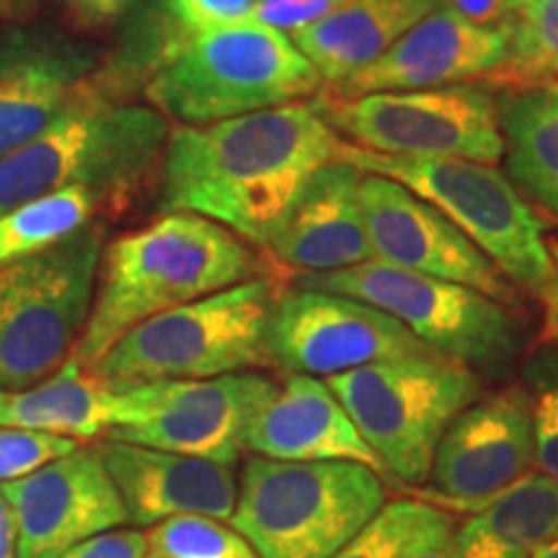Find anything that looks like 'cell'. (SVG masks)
<instances>
[{"label":"cell","mask_w":558,"mask_h":558,"mask_svg":"<svg viewBox=\"0 0 558 558\" xmlns=\"http://www.w3.org/2000/svg\"><path fill=\"white\" fill-rule=\"evenodd\" d=\"M341 137L313 101L254 111L169 132L160 171V213H192L267 248L288 209Z\"/></svg>","instance_id":"obj_1"},{"label":"cell","mask_w":558,"mask_h":558,"mask_svg":"<svg viewBox=\"0 0 558 558\" xmlns=\"http://www.w3.org/2000/svg\"><path fill=\"white\" fill-rule=\"evenodd\" d=\"M259 269L248 243L192 213H163L101 254L96 295L70 360L94 369L130 329L158 313L251 279Z\"/></svg>","instance_id":"obj_2"},{"label":"cell","mask_w":558,"mask_h":558,"mask_svg":"<svg viewBox=\"0 0 558 558\" xmlns=\"http://www.w3.org/2000/svg\"><path fill=\"white\" fill-rule=\"evenodd\" d=\"M318 70L288 34L259 21L192 34L153 75L148 99L181 124H213L320 94Z\"/></svg>","instance_id":"obj_3"},{"label":"cell","mask_w":558,"mask_h":558,"mask_svg":"<svg viewBox=\"0 0 558 558\" xmlns=\"http://www.w3.org/2000/svg\"><path fill=\"white\" fill-rule=\"evenodd\" d=\"M386 505L380 471L354 460L248 458L230 525L259 558H331Z\"/></svg>","instance_id":"obj_4"},{"label":"cell","mask_w":558,"mask_h":558,"mask_svg":"<svg viewBox=\"0 0 558 558\" xmlns=\"http://www.w3.org/2000/svg\"><path fill=\"white\" fill-rule=\"evenodd\" d=\"M169 132L158 109L86 94L45 132L0 158V215L68 186H86L107 205L163 156Z\"/></svg>","instance_id":"obj_5"},{"label":"cell","mask_w":558,"mask_h":558,"mask_svg":"<svg viewBox=\"0 0 558 558\" xmlns=\"http://www.w3.org/2000/svg\"><path fill=\"white\" fill-rule=\"evenodd\" d=\"M326 386L378 458L383 473L422 484L435 450L460 411L484 396V383L448 354H411L331 375Z\"/></svg>","instance_id":"obj_6"},{"label":"cell","mask_w":558,"mask_h":558,"mask_svg":"<svg viewBox=\"0 0 558 558\" xmlns=\"http://www.w3.org/2000/svg\"><path fill=\"white\" fill-rule=\"evenodd\" d=\"M337 160L399 181L437 207L514 288L533 295L546 290L554 271L546 226L507 173L492 163L383 156L352 143L339 145Z\"/></svg>","instance_id":"obj_7"},{"label":"cell","mask_w":558,"mask_h":558,"mask_svg":"<svg viewBox=\"0 0 558 558\" xmlns=\"http://www.w3.org/2000/svg\"><path fill=\"white\" fill-rule=\"evenodd\" d=\"M275 298L267 277H251L158 313L124 333L94 369L111 380H205L269 367Z\"/></svg>","instance_id":"obj_8"},{"label":"cell","mask_w":558,"mask_h":558,"mask_svg":"<svg viewBox=\"0 0 558 558\" xmlns=\"http://www.w3.org/2000/svg\"><path fill=\"white\" fill-rule=\"evenodd\" d=\"M101 254L104 230L88 222L0 267V390L37 386L70 360L94 305Z\"/></svg>","instance_id":"obj_9"},{"label":"cell","mask_w":558,"mask_h":558,"mask_svg":"<svg viewBox=\"0 0 558 558\" xmlns=\"http://www.w3.org/2000/svg\"><path fill=\"white\" fill-rule=\"evenodd\" d=\"M292 288L347 295L375 305L432 352L497 375L522 357L527 329L518 313L484 292L383 262L320 275H295Z\"/></svg>","instance_id":"obj_10"},{"label":"cell","mask_w":558,"mask_h":558,"mask_svg":"<svg viewBox=\"0 0 558 558\" xmlns=\"http://www.w3.org/2000/svg\"><path fill=\"white\" fill-rule=\"evenodd\" d=\"M324 122L357 148L401 158H469L497 163L505 156L492 86H456L313 101Z\"/></svg>","instance_id":"obj_11"},{"label":"cell","mask_w":558,"mask_h":558,"mask_svg":"<svg viewBox=\"0 0 558 558\" xmlns=\"http://www.w3.org/2000/svg\"><path fill=\"white\" fill-rule=\"evenodd\" d=\"M124 414L107 439L235 465L277 383L262 373L205 380H122Z\"/></svg>","instance_id":"obj_12"},{"label":"cell","mask_w":558,"mask_h":558,"mask_svg":"<svg viewBox=\"0 0 558 558\" xmlns=\"http://www.w3.org/2000/svg\"><path fill=\"white\" fill-rule=\"evenodd\" d=\"M269 362L288 375H331L427 354L407 326L375 305L320 290L277 292L267 324Z\"/></svg>","instance_id":"obj_13"},{"label":"cell","mask_w":558,"mask_h":558,"mask_svg":"<svg viewBox=\"0 0 558 558\" xmlns=\"http://www.w3.org/2000/svg\"><path fill=\"white\" fill-rule=\"evenodd\" d=\"M360 207L375 262L465 284L509 308L520 303L518 288L437 207L399 181L365 173Z\"/></svg>","instance_id":"obj_14"},{"label":"cell","mask_w":558,"mask_h":558,"mask_svg":"<svg viewBox=\"0 0 558 558\" xmlns=\"http://www.w3.org/2000/svg\"><path fill=\"white\" fill-rule=\"evenodd\" d=\"M0 492L16 520V558H60L94 535L128 525L96 445H78Z\"/></svg>","instance_id":"obj_15"},{"label":"cell","mask_w":558,"mask_h":558,"mask_svg":"<svg viewBox=\"0 0 558 558\" xmlns=\"http://www.w3.org/2000/svg\"><path fill=\"white\" fill-rule=\"evenodd\" d=\"M535 469L533 401L522 386L481 396L452 418L432 460V486L476 509Z\"/></svg>","instance_id":"obj_16"},{"label":"cell","mask_w":558,"mask_h":558,"mask_svg":"<svg viewBox=\"0 0 558 558\" xmlns=\"http://www.w3.org/2000/svg\"><path fill=\"white\" fill-rule=\"evenodd\" d=\"M514 26H478L437 5L403 34L386 54L333 83L326 96L354 99L380 90H418L486 78L507 58Z\"/></svg>","instance_id":"obj_17"},{"label":"cell","mask_w":558,"mask_h":558,"mask_svg":"<svg viewBox=\"0 0 558 558\" xmlns=\"http://www.w3.org/2000/svg\"><path fill=\"white\" fill-rule=\"evenodd\" d=\"M96 450L135 527L186 514L228 522L233 514L239 497L233 465L107 437L96 442Z\"/></svg>","instance_id":"obj_18"},{"label":"cell","mask_w":558,"mask_h":558,"mask_svg":"<svg viewBox=\"0 0 558 558\" xmlns=\"http://www.w3.org/2000/svg\"><path fill=\"white\" fill-rule=\"evenodd\" d=\"M96 54L41 34H13L0 47V158L29 143L81 101Z\"/></svg>","instance_id":"obj_19"},{"label":"cell","mask_w":558,"mask_h":558,"mask_svg":"<svg viewBox=\"0 0 558 558\" xmlns=\"http://www.w3.org/2000/svg\"><path fill=\"white\" fill-rule=\"evenodd\" d=\"M362 177L365 171L344 160L320 166L269 241L271 256L300 275L339 271L373 262L360 207Z\"/></svg>","instance_id":"obj_20"},{"label":"cell","mask_w":558,"mask_h":558,"mask_svg":"<svg viewBox=\"0 0 558 558\" xmlns=\"http://www.w3.org/2000/svg\"><path fill=\"white\" fill-rule=\"evenodd\" d=\"M243 448L256 458L288 463L354 460L383 473L378 458L326 380L311 375H288L277 386L275 396L251 422Z\"/></svg>","instance_id":"obj_21"},{"label":"cell","mask_w":558,"mask_h":558,"mask_svg":"<svg viewBox=\"0 0 558 558\" xmlns=\"http://www.w3.org/2000/svg\"><path fill=\"white\" fill-rule=\"evenodd\" d=\"M124 383L68 360L24 390H0V427L45 432L75 442L104 437L122 422Z\"/></svg>","instance_id":"obj_22"},{"label":"cell","mask_w":558,"mask_h":558,"mask_svg":"<svg viewBox=\"0 0 558 558\" xmlns=\"http://www.w3.org/2000/svg\"><path fill=\"white\" fill-rule=\"evenodd\" d=\"M442 0H349L326 19L290 34L292 45L333 83L367 68Z\"/></svg>","instance_id":"obj_23"},{"label":"cell","mask_w":558,"mask_h":558,"mask_svg":"<svg viewBox=\"0 0 558 558\" xmlns=\"http://www.w3.org/2000/svg\"><path fill=\"white\" fill-rule=\"evenodd\" d=\"M558 541V486L530 471L497 497L471 509L452 533L458 558H533Z\"/></svg>","instance_id":"obj_24"},{"label":"cell","mask_w":558,"mask_h":558,"mask_svg":"<svg viewBox=\"0 0 558 558\" xmlns=\"http://www.w3.org/2000/svg\"><path fill=\"white\" fill-rule=\"evenodd\" d=\"M497 114L509 181L558 218V83L505 90Z\"/></svg>","instance_id":"obj_25"},{"label":"cell","mask_w":558,"mask_h":558,"mask_svg":"<svg viewBox=\"0 0 558 558\" xmlns=\"http://www.w3.org/2000/svg\"><path fill=\"white\" fill-rule=\"evenodd\" d=\"M104 199L86 186L45 194L0 215V267L26 259L86 228Z\"/></svg>","instance_id":"obj_26"},{"label":"cell","mask_w":558,"mask_h":558,"mask_svg":"<svg viewBox=\"0 0 558 558\" xmlns=\"http://www.w3.org/2000/svg\"><path fill=\"white\" fill-rule=\"evenodd\" d=\"M456 533L450 512L429 501H386L331 558H411Z\"/></svg>","instance_id":"obj_27"},{"label":"cell","mask_w":558,"mask_h":558,"mask_svg":"<svg viewBox=\"0 0 558 558\" xmlns=\"http://www.w3.org/2000/svg\"><path fill=\"white\" fill-rule=\"evenodd\" d=\"M558 83V0H530L509 39L507 58L486 75L505 90Z\"/></svg>","instance_id":"obj_28"},{"label":"cell","mask_w":558,"mask_h":558,"mask_svg":"<svg viewBox=\"0 0 558 558\" xmlns=\"http://www.w3.org/2000/svg\"><path fill=\"white\" fill-rule=\"evenodd\" d=\"M145 541L150 554L160 558H259L230 522L199 514L158 522Z\"/></svg>","instance_id":"obj_29"},{"label":"cell","mask_w":558,"mask_h":558,"mask_svg":"<svg viewBox=\"0 0 558 558\" xmlns=\"http://www.w3.org/2000/svg\"><path fill=\"white\" fill-rule=\"evenodd\" d=\"M522 378L533 401L535 465L558 486V347L546 344L530 354Z\"/></svg>","instance_id":"obj_30"},{"label":"cell","mask_w":558,"mask_h":558,"mask_svg":"<svg viewBox=\"0 0 558 558\" xmlns=\"http://www.w3.org/2000/svg\"><path fill=\"white\" fill-rule=\"evenodd\" d=\"M78 445L81 442L70 437L0 427V486L29 476V473L39 471L41 465L73 452Z\"/></svg>","instance_id":"obj_31"},{"label":"cell","mask_w":558,"mask_h":558,"mask_svg":"<svg viewBox=\"0 0 558 558\" xmlns=\"http://www.w3.org/2000/svg\"><path fill=\"white\" fill-rule=\"evenodd\" d=\"M259 0H166L171 16L190 34L251 21Z\"/></svg>","instance_id":"obj_32"},{"label":"cell","mask_w":558,"mask_h":558,"mask_svg":"<svg viewBox=\"0 0 558 558\" xmlns=\"http://www.w3.org/2000/svg\"><path fill=\"white\" fill-rule=\"evenodd\" d=\"M347 3L349 0H259L254 13H251V21H259L269 29H277L290 37L292 32L316 24V21L326 19Z\"/></svg>","instance_id":"obj_33"},{"label":"cell","mask_w":558,"mask_h":558,"mask_svg":"<svg viewBox=\"0 0 558 558\" xmlns=\"http://www.w3.org/2000/svg\"><path fill=\"white\" fill-rule=\"evenodd\" d=\"M145 554H148L145 533L120 527L78 543L60 558H145Z\"/></svg>","instance_id":"obj_34"},{"label":"cell","mask_w":558,"mask_h":558,"mask_svg":"<svg viewBox=\"0 0 558 558\" xmlns=\"http://www.w3.org/2000/svg\"><path fill=\"white\" fill-rule=\"evenodd\" d=\"M478 26H514L530 0H442Z\"/></svg>","instance_id":"obj_35"},{"label":"cell","mask_w":558,"mask_h":558,"mask_svg":"<svg viewBox=\"0 0 558 558\" xmlns=\"http://www.w3.org/2000/svg\"><path fill=\"white\" fill-rule=\"evenodd\" d=\"M550 259H554V271H550L546 290L541 292L543 311H546V320H543V339H546V344L558 347V246L550 248Z\"/></svg>","instance_id":"obj_36"},{"label":"cell","mask_w":558,"mask_h":558,"mask_svg":"<svg viewBox=\"0 0 558 558\" xmlns=\"http://www.w3.org/2000/svg\"><path fill=\"white\" fill-rule=\"evenodd\" d=\"M0 558H16V520L0 492Z\"/></svg>","instance_id":"obj_37"},{"label":"cell","mask_w":558,"mask_h":558,"mask_svg":"<svg viewBox=\"0 0 558 558\" xmlns=\"http://www.w3.org/2000/svg\"><path fill=\"white\" fill-rule=\"evenodd\" d=\"M128 3L130 0H75L73 5H78V11L90 19H111Z\"/></svg>","instance_id":"obj_38"},{"label":"cell","mask_w":558,"mask_h":558,"mask_svg":"<svg viewBox=\"0 0 558 558\" xmlns=\"http://www.w3.org/2000/svg\"><path fill=\"white\" fill-rule=\"evenodd\" d=\"M411 558H458V550L450 535V538H445L442 543H437V546L422 550V554H414Z\"/></svg>","instance_id":"obj_39"},{"label":"cell","mask_w":558,"mask_h":558,"mask_svg":"<svg viewBox=\"0 0 558 558\" xmlns=\"http://www.w3.org/2000/svg\"><path fill=\"white\" fill-rule=\"evenodd\" d=\"M29 3L32 0H0V16H3V13L24 11Z\"/></svg>","instance_id":"obj_40"},{"label":"cell","mask_w":558,"mask_h":558,"mask_svg":"<svg viewBox=\"0 0 558 558\" xmlns=\"http://www.w3.org/2000/svg\"><path fill=\"white\" fill-rule=\"evenodd\" d=\"M533 558H558V541L548 543V546H546V548H541L538 554H535Z\"/></svg>","instance_id":"obj_41"},{"label":"cell","mask_w":558,"mask_h":558,"mask_svg":"<svg viewBox=\"0 0 558 558\" xmlns=\"http://www.w3.org/2000/svg\"><path fill=\"white\" fill-rule=\"evenodd\" d=\"M145 558H160V556H153V554H150V556H145Z\"/></svg>","instance_id":"obj_42"},{"label":"cell","mask_w":558,"mask_h":558,"mask_svg":"<svg viewBox=\"0 0 558 558\" xmlns=\"http://www.w3.org/2000/svg\"><path fill=\"white\" fill-rule=\"evenodd\" d=\"M65 3H75V0H65Z\"/></svg>","instance_id":"obj_43"}]
</instances>
